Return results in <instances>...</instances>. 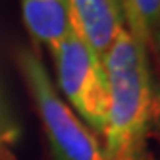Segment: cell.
Segmentation results:
<instances>
[{
    "label": "cell",
    "instance_id": "cell-7",
    "mask_svg": "<svg viewBox=\"0 0 160 160\" xmlns=\"http://www.w3.org/2000/svg\"><path fill=\"white\" fill-rule=\"evenodd\" d=\"M0 160H18V156L10 151L8 145L2 143V141H0Z\"/></svg>",
    "mask_w": 160,
    "mask_h": 160
},
{
    "label": "cell",
    "instance_id": "cell-6",
    "mask_svg": "<svg viewBox=\"0 0 160 160\" xmlns=\"http://www.w3.org/2000/svg\"><path fill=\"white\" fill-rule=\"evenodd\" d=\"M122 10L125 29L154 56V41L160 29V0H122Z\"/></svg>",
    "mask_w": 160,
    "mask_h": 160
},
{
    "label": "cell",
    "instance_id": "cell-2",
    "mask_svg": "<svg viewBox=\"0 0 160 160\" xmlns=\"http://www.w3.org/2000/svg\"><path fill=\"white\" fill-rule=\"evenodd\" d=\"M18 66L37 106L54 158L106 160L97 135L77 118V114L62 98L58 87L50 79L47 66L39 56L27 48H21L18 52Z\"/></svg>",
    "mask_w": 160,
    "mask_h": 160
},
{
    "label": "cell",
    "instance_id": "cell-5",
    "mask_svg": "<svg viewBox=\"0 0 160 160\" xmlns=\"http://www.w3.org/2000/svg\"><path fill=\"white\" fill-rule=\"evenodd\" d=\"M21 14L33 41L50 52L73 29L70 0H21Z\"/></svg>",
    "mask_w": 160,
    "mask_h": 160
},
{
    "label": "cell",
    "instance_id": "cell-1",
    "mask_svg": "<svg viewBox=\"0 0 160 160\" xmlns=\"http://www.w3.org/2000/svg\"><path fill=\"white\" fill-rule=\"evenodd\" d=\"M102 64L108 81V110L100 145L106 160H152L148 141L160 116V91L151 54L123 27Z\"/></svg>",
    "mask_w": 160,
    "mask_h": 160
},
{
    "label": "cell",
    "instance_id": "cell-4",
    "mask_svg": "<svg viewBox=\"0 0 160 160\" xmlns=\"http://www.w3.org/2000/svg\"><path fill=\"white\" fill-rule=\"evenodd\" d=\"M72 23L79 37L104 58L116 35L125 27L122 0H70Z\"/></svg>",
    "mask_w": 160,
    "mask_h": 160
},
{
    "label": "cell",
    "instance_id": "cell-3",
    "mask_svg": "<svg viewBox=\"0 0 160 160\" xmlns=\"http://www.w3.org/2000/svg\"><path fill=\"white\" fill-rule=\"evenodd\" d=\"M56 81L66 102L95 135H102L108 110V81L102 58L72 29L52 52Z\"/></svg>",
    "mask_w": 160,
    "mask_h": 160
},
{
    "label": "cell",
    "instance_id": "cell-8",
    "mask_svg": "<svg viewBox=\"0 0 160 160\" xmlns=\"http://www.w3.org/2000/svg\"><path fill=\"white\" fill-rule=\"evenodd\" d=\"M154 56H156V58H160V29L156 33V41H154Z\"/></svg>",
    "mask_w": 160,
    "mask_h": 160
}]
</instances>
